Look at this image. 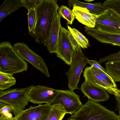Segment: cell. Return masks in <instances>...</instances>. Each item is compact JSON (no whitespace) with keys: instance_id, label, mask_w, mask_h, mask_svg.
<instances>
[{"instance_id":"1","label":"cell","mask_w":120,"mask_h":120,"mask_svg":"<svg viewBox=\"0 0 120 120\" xmlns=\"http://www.w3.org/2000/svg\"><path fill=\"white\" fill-rule=\"evenodd\" d=\"M59 8L57 0H43L36 8L37 21L34 36L37 43L46 46L55 17Z\"/></svg>"},{"instance_id":"2","label":"cell","mask_w":120,"mask_h":120,"mask_svg":"<svg viewBox=\"0 0 120 120\" xmlns=\"http://www.w3.org/2000/svg\"><path fill=\"white\" fill-rule=\"evenodd\" d=\"M26 62L16 52L9 41L0 44V71L13 74L26 71Z\"/></svg>"},{"instance_id":"3","label":"cell","mask_w":120,"mask_h":120,"mask_svg":"<svg viewBox=\"0 0 120 120\" xmlns=\"http://www.w3.org/2000/svg\"><path fill=\"white\" fill-rule=\"evenodd\" d=\"M68 120H120L119 116L98 102L88 100Z\"/></svg>"},{"instance_id":"4","label":"cell","mask_w":120,"mask_h":120,"mask_svg":"<svg viewBox=\"0 0 120 120\" xmlns=\"http://www.w3.org/2000/svg\"><path fill=\"white\" fill-rule=\"evenodd\" d=\"M69 38L74 49V53L70 69L66 74L68 77V87L70 90L74 91L79 89L78 84L81 74L89 59L84 55L81 47L73 36L71 35Z\"/></svg>"},{"instance_id":"5","label":"cell","mask_w":120,"mask_h":120,"mask_svg":"<svg viewBox=\"0 0 120 120\" xmlns=\"http://www.w3.org/2000/svg\"><path fill=\"white\" fill-rule=\"evenodd\" d=\"M33 86L0 91V101L12 106L16 118L23 111L29 101V94Z\"/></svg>"},{"instance_id":"6","label":"cell","mask_w":120,"mask_h":120,"mask_svg":"<svg viewBox=\"0 0 120 120\" xmlns=\"http://www.w3.org/2000/svg\"><path fill=\"white\" fill-rule=\"evenodd\" d=\"M13 47L17 53L23 59L30 64L46 77H50L48 68L44 60L26 44L23 42H18L15 43Z\"/></svg>"},{"instance_id":"7","label":"cell","mask_w":120,"mask_h":120,"mask_svg":"<svg viewBox=\"0 0 120 120\" xmlns=\"http://www.w3.org/2000/svg\"><path fill=\"white\" fill-rule=\"evenodd\" d=\"M58 90L56 97L50 104L51 105L60 104L64 107L67 113L71 115L83 105L79 96L74 91L67 90Z\"/></svg>"},{"instance_id":"8","label":"cell","mask_w":120,"mask_h":120,"mask_svg":"<svg viewBox=\"0 0 120 120\" xmlns=\"http://www.w3.org/2000/svg\"><path fill=\"white\" fill-rule=\"evenodd\" d=\"M94 28L108 32L120 33V16L108 8L96 19Z\"/></svg>"},{"instance_id":"9","label":"cell","mask_w":120,"mask_h":120,"mask_svg":"<svg viewBox=\"0 0 120 120\" xmlns=\"http://www.w3.org/2000/svg\"><path fill=\"white\" fill-rule=\"evenodd\" d=\"M70 32L68 30L61 27L56 53L57 57L69 65L71 63L74 53V49L68 37Z\"/></svg>"},{"instance_id":"10","label":"cell","mask_w":120,"mask_h":120,"mask_svg":"<svg viewBox=\"0 0 120 120\" xmlns=\"http://www.w3.org/2000/svg\"><path fill=\"white\" fill-rule=\"evenodd\" d=\"M58 90L41 85L33 86L29 94V101L41 105L50 104L58 93Z\"/></svg>"},{"instance_id":"11","label":"cell","mask_w":120,"mask_h":120,"mask_svg":"<svg viewBox=\"0 0 120 120\" xmlns=\"http://www.w3.org/2000/svg\"><path fill=\"white\" fill-rule=\"evenodd\" d=\"M51 107L47 104L30 105L16 118V120H47Z\"/></svg>"},{"instance_id":"12","label":"cell","mask_w":120,"mask_h":120,"mask_svg":"<svg viewBox=\"0 0 120 120\" xmlns=\"http://www.w3.org/2000/svg\"><path fill=\"white\" fill-rule=\"evenodd\" d=\"M84 28L87 34L98 42L120 47V33L108 32L86 26Z\"/></svg>"},{"instance_id":"13","label":"cell","mask_w":120,"mask_h":120,"mask_svg":"<svg viewBox=\"0 0 120 120\" xmlns=\"http://www.w3.org/2000/svg\"><path fill=\"white\" fill-rule=\"evenodd\" d=\"M80 90L88 100L95 102L106 101L109 98L104 88L86 81L82 84Z\"/></svg>"},{"instance_id":"14","label":"cell","mask_w":120,"mask_h":120,"mask_svg":"<svg viewBox=\"0 0 120 120\" xmlns=\"http://www.w3.org/2000/svg\"><path fill=\"white\" fill-rule=\"evenodd\" d=\"M83 76L85 81L101 87L105 89L109 94L116 95L118 94V90L111 87L92 68V66H87L85 69Z\"/></svg>"},{"instance_id":"15","label":"cell","mask_w":120,"mask_h":120,"mask_svg":"<svg viewBox=\"0 0 120 120\" xmlns=\"http://www.w3.org/2000/svg\"><path fill=\"white\" fill-rule=\"evenodd\" d=\"M61 16L57 12L55 17L47 41L46 47L50 53L57 52L60 32L61 27Z\"/></svg>"},{"instance_id":"16","label":"cell","mask_w":120,"mask_h":120,"mask_svg":"<svg viewBox=\"0 0 120 120\" xmlns=\"http://www.w3.org/2000/svg\"><path fill=\"white\" fill-rule=\"evenodd\" d=\"M72 11L80 23L90 28H94L96 20L99 15L90 13L86 8L75 6Z\"/></svg>"},{"instance_id":"17","label":"cell","mask_w":120,"mask_h":120,"mask_svg":"<svg viewBox=\"0 0 120 120\" xmlns=\"http://www.w3.org/2000/svg\"><path fill=\"white\" fill-rule=\"evenodd\" d=\"M70 7L75 6L86 8L91 13L99 15L104 13L108 8L101 2L88 3L77 0H70L68 1Z\"/></svg>"},{"instance_id":"18","label":"cell","mask_w":120,"mask_h":120,"mask_svg":"<svg viewBox=\"0 0 120 120\" xmlns=\"http://www.w3.org/2000/svg\"><path fill=\"white\" fill-rule=\"evenodd\" d=\"M22 7L21 0H5L0 6V22Z\"/></svg>"},{"instance_id":"19","label":"cell","mask_w":120,"mask_h":120,"mask_svg":"<svg viewBox=\"0 0 120 120\" xmlns=\"http://www.w3.org/2000/svg\"><path fill=\"white\" fill-rule=\"evenodd\" d=\"M106 72L115 82H120V60L109 61L105 64Z\"/></svg>"},{"instance_id":"20","label":"cell","mask_w":120,"mask_h":120,"mask_svg":"<svg viewBox=\"0 0 120 120\" xmlns=\"http://www.w3.org/2000/svg\"><path fill=\"white\" fill-rule=\"evenodd\" d=\"M16 83V79L12 74L0 71V91L10 88Z\"/></svg>"},{"instance_id":"21","label":"cell","mask_w":120,"mask_h":120,"mask_svg":"<svg viewBox=\"0 0 120 120\" xmlns=\"http://www.w3.org/2000/svg\"><path fill=\"white\" fill-rule=\"evenodd\" d=\"M66 113V112L61 105H52L47 120H62Z\"/></svg>"},{"instance_id":"22","label":"cell","mask_w":120,"mask_h":120,"mask_svg":"<svg viewBox=\"0 0 120 120\" xmlns=\"http://www.w3.org/2000/svg\"><path fill=\"white\" fill-rule=\"evenodd\" d=\"M67 27L74 38L82 48L86 49L90 47L89 41L86 37L75 28H72L68 25H67Z\"/></svg>"},{"instance_id":"23","label":"cell","mask_w":120,"mask_h":120,"mask_svg":"<svg viewBox=\"0 0 120 120\" xmlns=\"http://www.w3.org/2000/svg\"><path fill=\"white\" fill-rule=\"evenodd\" d=\"M28 18L29 33L34 36L37 21V15L36 9H31L28 10Z\"/></svg>"},{"instance_id":"24","label":"cell","mask_w":120,"mask_h":120,"mask_svg":"<svg viewBox=\"0 0 120 120\" xmlns=\"http://www.w3.org/2000/svg\"><path fill=\"white\" fill-rule=\"evenodd\" d=\"M58 11L61 17L67 20L68 24H72L75 17L72 10L67 6L62 5L60 7Z\"/></svg>"},{"instance_id":"25","label":"cell","mask_w":120,"mask_h":120,"mask_svg":"<svg viewBox=\"0 0 120 120\" xmlns=\"http://www.w3.org/2000/svg\"><path fill=\"white\" fill-rule=\"evenodd\" d=\"M92 67L93 69L111 87L116 89L117 88L115 82L109 74L100 69L97 68L93 66Z\"/></svg>"},{"instance_id":"26","label":"cell","mask_w":120,"mask_h":120,"mask_svg":"<svg viewBox=\"0 0 120 120\" xmlns=\"http://www.w3.org/2000/svg\"><path fill=\"white\" fill-rule=\"evenodd\" d=\"M103 4L120 16V0H106Z\"/></svg>"},{"instance_id":"27","label":"cell","mask_w":120,"mask_h":120,"mask_svg":"<svg viewBox=\"0 0 120 120\" xmlns=\"http://www.w3.org/2000/svg\"><path fill=\"white\" fill-rule=\"evenodd\" d=\"M43 0H21L22 7L26 8L28 10L36 9Z\"/></svg>"},{"instance_id":"28","label":"cell","mask_w":120,"mask_h":120,"mask_svg":"<svg viewBox=\"0 0 120 120\" xmlns=\"http://www.w3.org/2000/svg\"><path fill=\"white\" fill-rule=\"evenodd\" d=\"M116 60H120V51L116 53L110 54L103 58H100L98 62L100 64L105 61Z\"/></svg>"},{"instance_id":"29","label":"cell","mask_w":120,"mask_h":120,"mask_svg":"<svg viewBox=\"0 0 120 120\" xmlns=\"http://www.w3.org/2000/svg\"><path fill=\"white\" fill-rule=\"evenodd\" d=\"M14 113L13 108L11 105H6L2 109H0L1 116L3 117H13L12 114L10 112Z\"/></svg>"},{"instance_id":"30","label":"cell","mask_w":120,"mask_h":120,"mask_svg":"<svg viewBox=\"0 0 120 120\" xmlns=\"http://www.w3.org/2000/svg\"><path fill=\"white\" fill-rule=\"evenodd\" d=\"M88 63L97 68L100 69L105 73H107L105 69L101 66L96 60H88Z\"/></svg>"},{"instance_id":"31","label":"cell","mask_w":120,"mask_h":120,"mask_svg":"<svg viewBox=\"0 0 120 120\" xmlns=\"http://www.w3.org/2000/svg\"><path fill=\"white\" fill-rule=\"evenodd\" d=\"M117 102V105L115 109L118 110L119 112V116L120 118V90L118 89V94L115 96Z\"/></svg>"},{"instance_id":"32","label":"cell","mask_w":120,"mask_h":120,"mask_svg":"<svg viewBox=\"0 0 120 120\" xmlns=\"http://www.w3.org/2000/svg\"><path fill=\"white\" fill-rule=\"evenodd\" d=\"M0 120H16V118L15 117H0Z\"/></svg>"},{"instance_id":"33","label":"cell","mask_w":120,"mask_h":120,"mask_svg":"<svg viewBox=\"0 0 120 120\" xmlns=\"http://www.w3.org/2000/svg\"><path fill=\"white\" fill-rule=\"evenodd\" d=\"M6 105V104L0 101V109H2Z\"/></svg>"}]
</instances>
